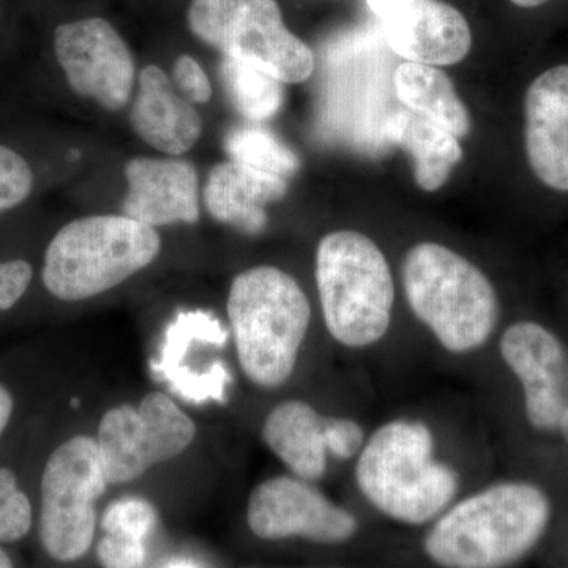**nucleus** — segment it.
Listing matches in <instances>:
<instances>
[{
    "mask_svg": "<svg viewBox=\"0 0 568 568\" xmlns=\"http://www.w3.org/2000/svg\"><path fill=\"white\" fill-rule=\"evenodd\" d=\"M246 523L263 540L304 538L321 545L346 544L358 530L354 514L325 496L315 481L293 474L268 478L253 489Z\"/></svg>",
    "mask_w": 568,
    "mask_h": 568,
    "instance_id": "9d476101",
    "label": "nucleus"
},
{
    "mask_svg": "<svg viewBox=\"0 0 568 568\" xmlns=\"http://www.w3.org/2000/svg\"><path fill=\"white\" fill-rule=\"evenodd\" d=\"M14 398L11 395L10 388L0 383V436L6 433L11 417H13Z\"/></svg>",
    "mask_w": 568,
    "mask_h": 568,
    "instance_id": "c756f323",
    "label": "nucleus"
},
{
    "mask_svg": "<svg viewBox=\"0 0 568 568\" xmlns=\"http://www.w3.org/2000/svg\"><path fill=\"white\" fill-rule=\"evenodd\" d=\"M402 280L407 304L447 353L466 355L487 345L499 320L488 276L447 246L424 242L406 253Z\"/></svg>",
    "mask_w": 568,
    "mask_h": 568,
    "instance_id": "20e7f679",
    "label": "nucleus"
},
{
    "mask_svg": "<svg viewBox=\"0 0 568 568\" xmlns=\"http://www.w3.org/2000/svg\"><path fill=\"white\" fill-rule=\"evenodd\" d=\"M394 81L396 95L407 110L424 115L454 136L469 133V112L444 71L425 63L405 62L396 69Z\"/></svg>",
    "mask_w": 568,
    "mask_h": 568,
    "instance_id": "aec40b11",
    "label": "nucleus"
},
{
    "mask_svg": "<svg viewBox=\"0 0 568 568\" xmlns=\"http://www.w3.org/2000/svg\"><path fill=\"white\" fill-rule=\"evenodd\" d=\"M327 416L304 399H286L265 417L263 440L293 476L321 480L327 473Z\"/></svg>",
    "mask_w": 568,
    "mask_h": 568,
    "instance_id": "a211bd4d",
    "label": "nucleus"
},
{
    "mask_svg": "<svg viewBox=\"0 0 568 568\" xmlns=\"http://www.w3.org/2000/svg\"><path fill=\"white\" fill-rule=\"evenodd\" d=\"M0 568H14L10 556L2 548H0Z\"/></svg>",
    "mask_w": 568,
    "mask_h": 568,
    "instance_id": "72a5a7b5",
    "label": "nucleus"
},
{
    "mask_svg": "<svg viewBox=\"0 0 568 568\" xmlns=\"http://www.w3.org/2000/svg\"><path fill=\"white\" fill-rule=\"evenodd\" d=\"M354 478L369 506L407 526L435 521L462 485L458 470L437 458L433 429L417 418L377 426L355 458Z\"/></svg>",
    "mask_w": 568,
    "mask_h": 568,
    "instance_id": "f03ea898",
    "label": "nucleus"
},
{
    "mask_svg": "<svg viewBox=\"0 0 568 568\" xmlns=\"http://www.w3.org/2000/svg\"><path fill=\"white\" fill-rule=\"evenodd\" d=\"M132 125L149 145L170 155L189 152L203 132L193 104L175 91L168 74L156 65L141 70Z\"/></svg>",
    "mask_w": 568,
    "mask_h": 568,
    "instance_id": "dca6fc26",
    "label": "nucleus"
},
{
    "mask_svg": "<svg viewBox=\"0 0 568 568\" xmlns=\"http://www.w3.org/2000/svg\"><path fill=\"white\" fill-rule=\"evenodd\" d=\"M386 133L388 140L413 156L416 182L425 192L446 185L452 170L463 159L457 136L407 108L388 118Z\"/></svg>",
    "mask_w": 568,
    "mask_h": 568,
    "instance_id": "6ab92c4d",
    "label": "nucleus"
},
{
    "mask_svg": "<svg viewBox=\"0 0 568 568\" xmlns=\"http://www.w3.org/2000/svg\"><path fill=\"white\" fill-rule=\"evenodd\" d=\"M160 250L162 239L155 227L125 215L85 216L54 235L41 276L54 297L85 301L151 265Z\"/></svg>",
    "mask_w": 568,
    "mask_h": 568,
    "instance_id": "423d86ee",
    "label": "nucleus"
},
{
    "mask_svg": "<svg viewBox=\"0 0 568 568\" xmlns=\"http://www.w3.org/2000/svg\"><path fill=\"white\" fill-rule=\"evenodd\" d=\"M316 283L325 327L336 343L365 349L387 335L394 278L372 239L355 231L325 235L316 252Z\"/></svg>",
    "mask_w": 568,
    "mask_h": 568,
    "instance_id": "39448f33",
    "label": "nucleus"
},
{
    "mask_svg": "<svg viewBox=\"0 0 568 568\" xmlns=\"http://www.w3.org/2000/svg\"><path fill=\"white\" fill-rule=\"evenodd\" d=\"M364 426L354 418L327 417L325 426V439L331 457L336 459H355L361 454L366 443Z\"/></svg>",
    "mask_w": 568,
    "mask_h": 568,
    "instance_id": "a878e982",
    "label": "nucleus"
},
{
    "mask_svg": "<svg viewBox=\"0 0 568 568\" xmlns=\"http://www.w3.org/2000/svg\"><path fill=\"white\" fill-rule=\"evenodd\" d=\"M32 265L22 260L0 263V312L13 308L31 286Z\"/></svg>",
    "mask_w": 568,
    "mask_h": 568,
    "instance_id": "c85d7f7f",
    "label": "nucleus"
},
{
    "mask_svg": "<svg viewBox=\"0 0 568 568\" xmlns=\"http://www.w3.org/2000/svg\"><path fill=\"white\" fill-rule=\"evenodd\" d=\"M224 145L233 162L261 173L287 179L301 166L298 156L265 126H235L227 133Z\"/></svg>",
    "mask_w": 568,
    "mask_h": 568,
    "instance_id": "4be33fe9",
    "label": "nucleus"
},
{
    "mask_svg": "<svg viewBox=\"0 0 568 568\" xmlns=\"http://www.w3.org/2000/svg\"><path fill=\"white\" fill-rule=\"evenodd\" d=\"M159 515L155 507L142 497L126 496L114 500L104 510L102 529L104 534H114L145 541L155 529Z\"/></svg>",
    "mask_w": 568,
    "mask_h": 568,
    "instance_id": "b1692460",
    "label": "nucleus"
},
{
    "mask_svg": "<svg viewBox=\"0 0 568 568\" xmlns=\"http://www.w3.org/2000/svg\"><path fill=\"white\" fill-rule=\"evenodd\" d=\"M388 47L409 62L454 65L473 43L469 24L440 0H366Z\"/></svg>",
    "mask_w": 568,
    "mask_h": 568,
    "instance_id": "ddd939ff",
    "label": "nucleus"
},
{
    "mask_svg": "<svg viewBox=\"0 0 568 568\" xmlns=\"http://www.w3.org/2000/svg\"><path fill=\"white\" fill-rule=\"evenodd\" d=\"M32 186L33 174L29 163L13 149L0 144V213L24 203Z\"/></svg>",
    "mask_w": 568,
    "mask_h": 568,
    "instance_id": "393cba45",
    "label": "nucleus"
},
{
    "mask_svg": "<svg viewBox=\"0 0 568 568\" xmlns=\"http://www.w3.org/2000/svg\"><path fill=\"white\" fill-rule=\"evenodd\" d=\"M227 317L246 379L261 388L284 386L312 323V305L301 284L272 265L248 268L231 284Z\"/></svg>",
    "mask_w": 568,
    "mask_h": 568,
    "instance_id": "7ed1b4c3",
    "label": "nucleus"
},
{
    "mask_svg": "<svg viewBox=\"0 0 568 568\" xmlns=\"http://www.w3.org/2000/svg\"><path fill=\"white\" fill-rule=\"evenodd\" d=\"M220 77L231 102L250 121H264L282 108V81L257 70L256 67L224 58L220 65Z\"/></svg>",
    "mask_w": 568,
    "mask_h": 568,
    "instance_id": "412c9836",
    "label": "nucleus"
},
{
    "mask_svg": "<svg viewBox=\"0 0 568 568\" xmlns=\"http://www.w3.org/2000/svg\"><path fill=\"white\" fill-rule=\"evenodd\" d=\"M174 81L179 91L190 103H207L211 100V81L203 67L190 55H181L175 61Z\"/></svg>",
    "mask_w": 568,
    "mask_h": 568,
    "instance_id": "cd10ccee",
    "label": "nucleus"
},
{
    "mask_svg": "<svg viewBox=\"0 0 568 568\" xmlns=\"http://www.w3.org/2000/svg\"><path fill=\"white\" fill-rule=\"evenodd\" d=\"M196 436V425L171 396L145 395L140 406L121 405L104 414L97 433L110 485L132 484L151 467L183 454Z\"/></svg>",
    "mask_w": 568,
    "mask_h": 568,
    "instance_id": "1a4fd4ad",
    "label": "nucleus"
},
{
    "mask_svg": "<svg viewBox=\"0 0 568 568\" xmlns=\"http://www.w3.org/2000/svg\"><path fill=\"white\" fill-rule=\"evenodd\" d=\"M515 6L523 7V9H534V7L541 6V3L548 2V0H511Z\"/></svg>",
    "mask_w": 568,
    "mask_h": 568,
    "instance_id": "2f4dec72",
    "label": "nucleus"
},
{
    "mask_svg": "<svg viewBox=\"0 0 568 568\" xmlns=\"http://www.w3.org/2000/svg\"><path fill=\"white\" fill-rule=\"evenodd\" d=\"M499 353L521 384L530 426L558 432L568 407L567 347L544 325L521 321L500 336Z\"/></svg>",
    "mask_w": 568,
    "mask_h": 568,
    "instance_id": "f8f14e48",
    "label": "nucleus"
},
{
    "mask_svg": "<svg viewBox=\"0 0 568 568\" xmlns=\"http://www.w3.org/2000/svg\"><path fill=\"white\" fill-rule=\"evenodd\" d=\"M129 194L123 215L148 226L196 223L200 179L189 160L133 159L125 168Z\"/></svg>",
    "mask_w": 568,
    "mask_h": 568,
    "instance_id": "4468645a",
    "label": "nucleus"
},
{
    "mask_svg": "<svg viewBox=\"0 0 568 568\" xmlns=\"http://www.w3.org/2000/svg\"><path fill=\"white\" fill-rule=\"evenodd\" d=\"M54 52L71 91L95 100L108 111L122 110L129 103L134 84L133 55L110 22L89 18L59 26Z\"/></svg>",
    "mask_w": 568,
    "mask_h": 568,
    "instance_id": "9b49d317",
    "label": "nucleus"
},
{
    "mask_svg": "<svg viewBox=\"0 0 568 568\" xmlns=\"http://www.w3.org/2000/svg\"><path fill=\"white\" fill-rule=\"evenodd\" d=\"M189 26L226 58L278 81L297 84L315 70L313 51L284 26L275 0H193Z\"/></svg>",
    "mask_w": 568,
    "mask_h": 568,
    "instance_id": "0eeeda50",
    "label": "nucleus"
},
{
    "mask_svg": "<svg viewBox=\"0 0 568 568\" xmlns=\"http://www.w3.org/2000/svg\"><path fill=\"white\" fill-rule=\"evenodd\" d=\"M551 517L547 493L507 480L452 504L425 536V555L439 568H507L536 547Z\"/></svg>",
    "mask_w": 568,
    "mask_h": 568,
    "instance_id": "f257e3e1",
    "label": "nucleus"
},
{
    "mask_svg": "<svg viewBox=\"0 0 568 568\" xmlns=\"http://www.w3.org/2000/svg\"><path fill=\"white\" fill-rule=\"evenodd\" d=\"M287 193L286 179L237 162L213 166L204 189L205 207L216 222L256 235L267 226L265 205Z\"/></svg>",
    "mask_w": 568,
    "mask_h": 568,
    "instance_id": "f3484780",
    "label": "nucleus"
},
{
    "mask_svg": "<svg viewBox=\"0 0 568 568\" xmlns=\"http://www.w3.org/2000/svg\"><path fill=\"white\" fill-rule=\"evenodd\" d=\"M558 432L562 435L564 439H566L568 446V407L566 413H564L562 420H560Z\"/></svg>",
    "mask_w": 568,
    "mask_h": 568,
    "instance_id": "473e14b6",
    "label": "nucleus"
},
{
    "mask_svg": "<svg viewBox=\"0 0 568 568\" xmlns=\"http://www.w3.org/2000/svg\"><path fill=\"white\" fill-rule=\"evenodd\" d=\"M108 485L93 437H71L52 452L40 485V540L52 559L74 562L92 547L95 504Z\"/></svg>",
    "mask_w": 568,
    "mask_h": 568,
    "instance_id": "6e6552de",
    "label": "nucleus"
},
{
    "mask_svg": "<svg viewBox=\"0 0 568 568\" xmlns=\"http://www.w3.org/2000/svg\"><path fill=\"white\" fill-rule=\"evenodd\" d=\"M32 504L18 485L17 474L0 467V544H13L32 528Z\"/></svg>",
    "mask_w": 568,
    "mask_h": 568,
    "instance_id": "5701e85b",
    "label": "nucleus"
},
{
    "mask_svg": "<svg viewBox=\"0 0 568 568\" xmlns=\"http://www.w3.org/2000/svg\"><path fill=\"white\" fill-rule=\"evenodd\" d=\"M97 555L103 568H144L148 548L145 541L104 534Z\"/></svg>",
    "mask_w": 568,
    "mask_h": 568,
    "instance_id": "bb28decb",
    "label": "nucleus"
},
{
    "mask_svg": "<svg viewBox=\"0 0 568 568\" xmlns=\"http://www.w3.org/2000/svg\"><path fill=\"white\" fill-rule=\"evenodd\" d=\"M162 568H204L201 564L194 562L192 559L174 558L168 560Z\"/></svg>",
    "mask_w": 568,
    "mask_h": 568,
    "instance_id": "7c9ffc66",
    "label": "nucleus"
},
{
    "mask_svg": "<svg viewBox=\"0 0 568 568\" xmlns=\"http://www.w3.org/2000/svg\"><path fill=\"white\" fill-rule=\"evenodd\" d=\"M526 152L549 189L568 192V65L541 73L525 97Z\"/></svg>",
    "mask_w": 568,
    "mask_h": 568,
    "instance_id": "2eb2a0df",
    "label": "nucleus"
}]
</instances>
